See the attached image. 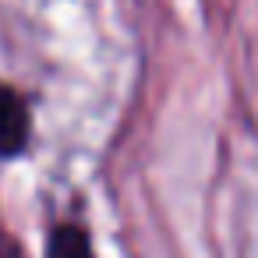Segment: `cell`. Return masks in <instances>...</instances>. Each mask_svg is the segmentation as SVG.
<instances>
[{
    "mask_svg": "<svg viewBox=\"0 0 258 258\" xmlns=\"http://www.w3.org/2000/svg\"><path fill=\"white\" fill-rule=\"evenodd\" d=\"M29 142V110L22 96L0 85V156H18Z\"/></svg>",
    "mask_w": 258,
    "mask_h": 258,
    "instance_id": "cell-1",
    "label": "cell"
},
{
    "mask_svg": "<svg viewBox=\"0 0 258 258\" xmlns=\"http://www.w3.org/2000/svg\"><path fill=\"white\" fill-rule=\"evenodd\" d=\"M46 258H96L92 254V244H89V233L75 223H64L50 233L46 240Z\"/></svg>",
    "mask_w": 258,
    "mask_h": 258,
    "instance_id": "cell-2",
    "label": "cell"
},
{
    "mask_svg": "<svg viewBox=\"0 0 258 258\" xmlns=\"http://www.w3.org/2000/svg\"><path fill=\"white\" fill-rule=\"evenodd\" d=\"M0 258H22V251H18V244L0 230Z\"/></svg>",
    "mask_w": 258,
    "mask_h": 258,
    "instance_id": "cell-3",
    "label": "cell"
}]
</instances>
